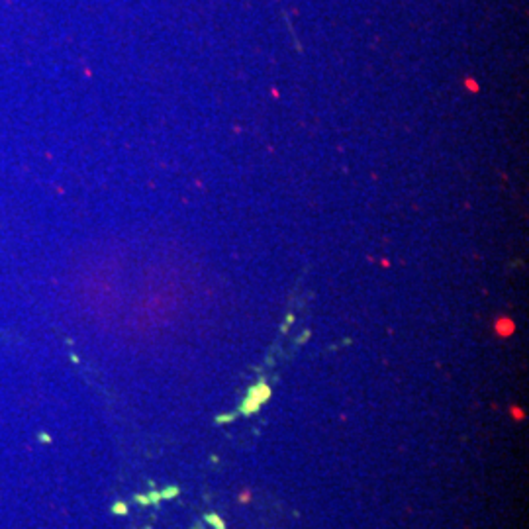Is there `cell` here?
Wrapping results in <instances>:
<instances>
[{
	"label": "cell",
	"instance_id": "cell-2",
	"mask_svg": "<svg viewBox=\"0 0 529 529\" xmlns=\"http://www.w3.org/2000/svg\"><path fill=\"white\" fill-rule=\"evenodd\" d=\"M496 329L500 331L502 337H504V335H510V333L514 331V323H512V320H500V322L496 323Z\"/></svg>",
	"mask_w": 529,
	"mask_h": 529
},
{
	"label": "cell",
	"instance_id": "cell-5",
	"mask_svg": "<svg viewBox=\"0 0 529 529\" xmlns=\"http://www.w3.org/2000/svg\"><path fill=\"white\" fill-rule=\"evenodd\" d=\"M112 510H114V514L122 515V514H126V510H128V508H126V504H114V508H112Z\"/></svg>",
	"mask_w": 529,
	"mask_h": 529
},
{
	"label": "cell",
	"instance_id": "cell-6",
	"mask_svg": "<svg viewBox=\"0 0 529 529\" xmlns=\"http://www.w3.org/2000/svg\"><path fill=\"white\" fill-rule=\"evenodd\" d=\"M467 88H469V90H478V85L472 83V81H469V83H467Z\"/></svg>",
	"mask_w": 529,
	"mask_h": 529
},
{
	"label": "cell",
	"instance_id": "cell-1",
	"mask_svg": "<svg viewBox=\"0 0 529 529\" xmlns=\"http://www.w3.org/2000/svg\"><path fill=\"white\" fill-rule=\"evenodd\" d=\"M249 394H251L253 398H257L259 402H263V404H264V402H267V400L271 398V388H269V386H267L264 382H259L257 386H251V388H249Z\"/></svg>",
	"mask_w": 529,
	"mask_h": 529
},
{
	"label": "cell",
	"instance_id": "cell-4",
	"mask_svg": "<svg viewBox=\"0 0 529 529\" xmlns=\"http://www.w3.org/2000/svg\"><path fill=\"white\" fill-rule=\"evenodd\" d=\"M176 494H178V488H175V486H171V488L163 490V492H161V498H173V496H176Z\"/></svg>",
	"mask_w": 529,
	"mask_h": 529
},
{
	"label": "cell",
	"instance_id": "cell-3",
	"mask_svg": "<svg viewBox=\"0 0 529 529\" xmlns=\"http://www.w3.org/2000/svg\"><path fill=\"white\" fill-rule=\"evenodd\" d=\"M206 521H208L210 525H214L216 529H225V523H223V521H221V519L216 514H208V515H206Z\"/></svg>",
	"mask_w": 529,
	"mask_h": 529
}]
</instances>
